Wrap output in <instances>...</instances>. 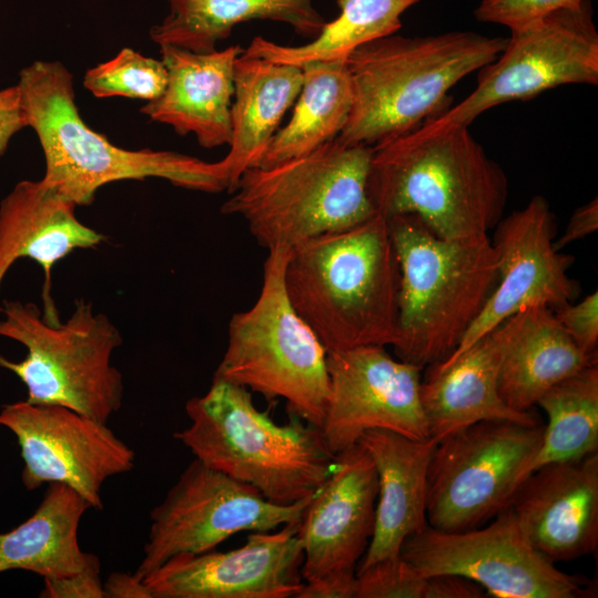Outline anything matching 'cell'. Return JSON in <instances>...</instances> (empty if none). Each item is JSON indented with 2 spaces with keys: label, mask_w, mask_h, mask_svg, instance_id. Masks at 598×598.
<instances>
[{
  "label": "cell",
  "mask_w": 598,
  "mask_h": 598,
  "mask_svg": "<svg viewBox=\"0 0 598 598\" xmlns=\"http://www.w3.org/2000/svg\"><path fill=\"white\" fill-rule=\"evenodd\" d=\"M368 194L384 218L415 215L442 238L466 239L503 217L508 182L468 126L431 117L373 145Z\"/></svg>",
  "instance_id": "1"
},
{
  "label": "cell",
  "mask_w": 598,
  "mask_h": 598,
  "mask_svg": "<svg viewBox=\"0 0 598 598\" xmlns=\"http://www.w3.org/2000/svg\"><path fill=\"white\" fill-rule=\"evenodd\" d=\"M285 286L328 353L393 344L400 268L383 216L291 248Z\"/></svg>",
  "instance_id": "2"
},
{
  "label": "cell",
  "mask_w": 598,
  "mask_h": 598,
  "mask_svg": "<svg viewBox=\"0 0 598 598\" xmlns=\"http://www.w3.org/2000/svg\"><path fill=\"white\" fill-rule=\"evenodd\" d=\"M17 85L28 126L44 154L41 181L76 206L92 204L100 187L125 179L163 178L204 193L228 188L224 159L210 163L173 151H131L89 127L75 103L72 74L59 61L32 62L20 71Z\"/></svg>",
  "instance_id": "3"
},
{
  "label": "cell",
  "mask_w": 598,
  "mask_h": 598,
  "mask_svg": "<svg viewBox=\"0 0 598 598\" xmlns=\"http://www.w3.org/2000/svg\"><path fill=\"white\" fill-rule=\"evenodd\" d=\"M506 42L503 37L451 31L394 33L359 45L346 58L353 101L336 140L373 146L416 128L435 116L458 81L492 63Z\"/></svg>",
  "instance_id": "4"
},
{
  "label": "cell",
  "mask_w": 598,
  "mask_h": 598,
  "mask_svg": "<svg viewBox=\"0 0 598 598\" xmlns=\"http://www.w3.org/2000/svg\"><path fill=\"white\" fill-rule=\"evenodd\" d=\"M400 268L398 359L423 369L455 351L498 280L487 235L445 239L415 215L385 218Z\"/></svg>",
  "instance_id": "5"
},
{
  "label": "cell",
  "mask_w": 598,
  "mask_h": 598,
  "mask_svg": "<svg viewBox=\"0 0 598 598\" xmlns=\"http://www.w3.org/2000/svg\"><path fill=\"white\" fill-rule=\"evenodd\" d=\"M189 425L174 437L206 465L289 505L317 492L334 455L321 430L290 414L276 423L254 404L251 392L213 378L209 390L185 405Z\"/></svg>",
  "instance_id": "6"
},
{
  "label": "cell",
  "mask_w": 598,
  "mask_h": 598,
  "mask_svg": "<svg viewBox=\"0 0 598 598\" xmlns=\"http://www.w3.org/2000/svg\"><path fill=\"white\" fill-rule=\"evenodd\" d=\"M373 146L333 140L268 167L247 169L221 213L238 215L262 247L297 245L378 213L368 194Z\"/></svg>",
  "instance_id": "7"
},
{
  "label": "cell",
  "mask_w": 598,
  "mask_h": 598,
  "mask_svg": "<svg viewBox=\"0 0 598 598\" xmlns=\"http://www.w3.org/2000/svg\"><path fill=\"white\" fill-rule=\"evenodd\" d=\"M291 248L268 249L256 302L233 315L214 378L283 399L289 414L321 427L329 394L328 352L291 305L285 269Z\"/></svg>",
  "instance_id": "8"
},
{
  "label": "cell",
  "mask_w": 598,
  "mask_h": 598,
  "mask_svg": "<svg viewBox=\"0 0 598 598\" xmlns=\"http://www.w3.org/2000/svg\"><path fill=\"white\" fill-rule=\"evenodd\" d=\"M0 337L27 349L21 361L0 354V368L25 385L27 401L69 408L102 423L122 406L123 377L111 363L122 346L120 330L90 301H74L66 321L50 323L33 302L3 300Z\"/></svg>",
  "instance_id": "9"
},
{
  "label": "cell",
  "mask_w": 598,
  "mask_h": 598,
  "mask_svg": "<svg viewBox=\"0 0 598 598\" xmlns=\"http://www.w3.org/2000/svg\"><path fill=\"white\" fill-rule=\"evenodd\" d=\"M543 432L540 423L485 420L437 441L427 472L429 526L466 530L506 508Z\"/></svg>",
  "instance_id": "10"
},
{
  "label": "cell",
  "mask_w": 598,
  "mask_h": 598,
  "mask_svg": "<svg viewBox=\"0 0 598 598\" xmlns=\"http://www.w3.org/2000/svg\"><path fill=\"white\" fill-rule=\"evenodd\" d=\"M565 84H598V32L589 0L512 29L501 54L480 70L473 92L432 118L470 126L494 106Z\"/></svg>",
  "instance_id": "11"
},
{
  "label": "cell",
  "mask_w": 598,
  "mask_h": 598,
  "mask_svg": "<svg viewBox=\"0 0 598 598\" xmlns=\"http://www.w3.org/2000/svg\"><path fill=\"white\" fill-rule=\"evenodd\" d=\"M400 555L425 576H461L496 598L594 594L587 579L559 570L534 548L508 506L484 527L446 532L427 525L404 540Z\"/></svg>",
  "instance_id": "12"
},
{
  "label": "cell",
  "mask_w": 598,
  "mask_h": 598,
  "mask_svg": "<svg viewBox=\"0 0 598 598\" xmlns=\"http://www.w3.org/2000/svg\"><path fill=\"white\" fill-rule=\"evenodd\" d=\"M312 495L289 505L195 458L151 512L144 556L134 571L143 580L169 558L215 549L241 532H271L301 519Z\"/></svg>",
  "instance_id": "13"
},
{
  "label": "cell",
  "mask_w": 598,
  "mask_h": 598,
  "mask_svg": "<svg viewBox=\"0 0 598 598\" xmlns=\"http://www.w3.org/2000/svg\"><path fill=\"white\" fill-rule=\"evenodd\" d=\"M0 425L18 440L23 460L21 480L29 491L62 483L75 489L91 508L101 511L104 482L134 466V450L106 423L62 405L27 400L4 404Z\"/></svg>",
  "instance_id": "14"
},
{
  "label": "cell",
  "mask_w": 598,
  "mask_h": 598,
  "mask_svg": "<svg viewBox=\"0 0 598 598\" xmlns=\"http://www.w3.org/2000/svg\"><path fill=\"white\" fill-rule=\"evenodd\" d=\"M327 368L330 394L320 430L334 456L370 430L430 437L422 367L392 358L383 346H360L328 353Z\"/></svg>",
  "instance_id": "15"
},
{
  "label": "cell",
  "mask_w": 598,
  "mask_h": 598,
  "mask_svg": "<svg viewBox=\"0 0 598 598\" xmlns=\"http://www.w3.org/2000/svg\"><path fill=\"white\" fill-rule=\"evenodd\" d=\"M554 215L539 195L499 219L491 239L498 256L496 287L455 351L443 361L457 357L518 312L536 307L555 310L577 298L579 285L567 272L573 258L554 247Z\"/></svg>",
  "instance_id": "16"
},
{
  "label": "cell",
  "mask_w": 598,
  "mask_h": 598,
  "mask_svg": "<svg viewBox=\"0 0 598 598\" xmlns=\"http://www.w3.org/2000/svg\"><path fill=\"white\" fill-rule=\"evenodd\" d=\"M299 522L251 532L228 551L176 555L143 581L152 598H296L303 585Z\"/></svg>",
  "instance_id": "17"
},
{
  "label": "cell",
  "mask_w": 598,
  "mask_h": 598,
  "mask_svg": "<svg viewBox=\"0 0 598 598\" xmlns=\"http://www.w3.org/2000/svg\"><path fill=\"white\" fill-rule=\"evenodd\" d=\"M378 491L374 463L361 444L334 456L299 522L305 581L357 574L374 530Z\"/></svg>",
  "instance_id": "18"
},
{
  "label": "cell",
  "mask_w": 598,
  "mask_h": 598,
  "mask_svg": "<svg viewBox=\"0 0 598 598\" xmlns=\"http://www.w3.org/2000/svg\"><path fill=\"white\" fill-rule=\"evenodd\" d=\"M508 507L529 543L551 563L592 554L598 547V452L534 471Z\"/></svg>",
  "instance_id": "19"
},
{
  "label": "cell",
  "mask_w": 598,
  "mask_h": 598,
  "mask_svg": "<svg viewBox=\"0 0 598 598\" xmlns=\"http://www.w3.org/2000/svg\"><path fill=\"white\" fill-rule=\"evenodd\" d=\"M508 342L505 320L457 357L426 367L421 394L431 439L437 442L485 420L539 423L532 411L517 412L501 399L498 379Z\"/></svg>",
  "instance_id": "20"
},
{
  "label": "cell",
  "mask_w": 598,
  "mask_h": 598,
  "mask_svg": "<svg viewBox=\"0 0 598 598\" xmlns=\"http://www.w3.org/2000/svg\"><path fill=\"white\" fill-rule=\"evenodd\" d=\"M75 207L41 179L17 183L0 202V288L18 259L34 260L44 272L42 316L50 323L60 321L51 296L53 266L76 249L94 248L105 240L79 220Z\"/></svg>",
  "instance_id": "21"
},
{
  "label": "cell",
  "mask_w": 598,
  "mask_h": 598,
  "mask_svg": "<svg viewBox=\"0 0 598 598\" xmlns=\"http://www.w3.org/2000/svg\"><path fill=\"white\" fill-rule=\"evenodd\" d=\"M159 48L167 84L141 113L172 126L181 136L194 133L204 148L229 145L235 62L244 49L230 45L196 53L167 44Z\"/></svg>",
  "instance_id": "22"
},
{
  "label": "cell",
  "mask_w": 598,
  "mask_h": 598,
  "mask_svg": "<svg viewBox=\"0 0 598 598\" xmlns=\"http://www.w3.org/2000/svg\"><path fill=\"white\" fill-rule=\"evenodd\" d=\"M378 474L374 530L357 571L400 555L404 540L429 524L427 472L435 441L370 430L358 442Z\"/></svg>",
  "instance_id": "23"
},
{
  "label": "cell",
  "mask_w": 598,
  "mask_h": 598,
  "mask_svg": "<svg viewBox=\"0 0 598 598\" xmlns=\"http://www.w3.org/2000/svg\"><path fill=\"white\" fill-rule=\"evenodd\" d=\"M509 342L498 392L517 412H530L554 385L597 362L569 337L549 308L526 309L508 318Z\"/></svg>",
  "instance_id": "24"
},
{
  "label": "cell",
  "mask_w": 598,
  "mask_h": 598,
  "mask_svg": "<svg viewBox=\"0 0 598 598\" xmlns=\"http://www.w3.org/2000/svg\"><path fill=\"white\" fill-rule=\"evenodd\" d=\"M302 82L303 72L299 66L243 53L237 58L231 138L229 152L223 158L228 171V193L247 169L260 165L283 115L297 100Z\"/></svg>",
  "instance_id": "25"
},
{
  "label": "cell",
  "mask_w": 598,
  "mask_h": 598,
  "mask_svg": "<svg viewBox=\"0 0 598 598\" xmlns=\"http://www.w3.org/2000/svg\"><path fill=\"white\" fill-rule=\"evenodd\" d=\"M91 505L75 489L50 483L35 512L0 533V574L28 570L43 579L78 574L99 558L79 545L80 520Z\"/></svg>",
  "instance_id": "26"
},
{
  "label": "cell",
  "mask_w": 598,
  "mask_h": 598,
  "mask_svg": "<svg viewBox=\"0 0 598 598\" xmlns=\"http://www.w3.org/2000/svg\"><path fill=\"white\" fill-rule=\"evenodd\" d=\"M169 13L151 28L158 45L167 44L196 53L216 50L235 25L251 20H270L292 27L300 35L315 39L326 21L313 0H166Z\"/></svg>",
  "instance_id": "27"
},
{
  "label": "cell",
  "mask_w": 598,
  "mask_h": 598,
  "mask_svg": "<svg viewBox=\"0 0 598 598\" xmlns=\"http://www.w3.org/2000/svg\"><path fill=\"white\" fill-rule=\"evenodd\" d=\"M303 82L290 121L276 132L258 167L308 154L338 137L353 101L346 60L300 66Z\"/></svg>",
  "instance_id": "28"
},
{
  "label": "cell",
  "mask_w": 598,
  "mask_h": 598,
  "mask_svg": "<svg viewBox=\"0 0 598 598\" xmlns=\"http://www.w3.org/2000/svg\"><path fill=\"white\" fill-rule=\"evenodd\" d=\"M421 0H337L340 13L310 42L288 47L255 37L243 54L301 66L313 61L346 60L361 44L394 34L401 16Z\"/></svg>",
  "instance_id": "29"
},
{
  "label": "cell",
  "mask_w": 598,
  "mask_h": 598,
  "mask_svg": "<svg viewBox=\"0 0 598 598\" xmlns=\"http://www.w3.org/2000/svg\"><path fill=\"white\" fill-rule=\"evenodd\" d=\"M537 405L547 414L548 424L520 482L542 466L598 452L597 362L550 388Z\"/></svg>",
  "instance_id": "30"
},
{
  "label": "cell",
  "mask_w": 598,
  "mask_h": 598,
  "mask_svg": "<svg viewBox=\"0 0 598 598\" xmlns=\"http://www.w3.org/2000/svg\"><path fill=\"white\" fill-rule=\"evenodd\" d=\"M484 589L455 575L425 576L401 555L355 574L354 598H481Z\"/></svg>",
  "instance_id": "31"
},
{
  "label": "cell",
  "mask_w": 598,
  "mask_h": 598,
  "mask_svg": "<svg viewBox=\"0 0 598 598\" xmlns=\"http://www.w3.org/2000/svg\"><path fill=\"white\" fill-rule=\"evenodd\" d=\"M167 84L162 60L145 56L131 48L122 49L113 59L89 69L83 85L96 97L124 96L152 101Z\"/></svg>",
  "instance_id": "32"
},
{
  "label": "cell",
  "mask_w": 598,
  "mask_h": 598,
  "mask_svg": "<svg viewBox=\"0 0 598 598\" xmlns=\"http://www.w3.org/2000/svg\"><path fill=\"white\" fill-rule=\"evenodd\" d=\"M582 1L586 0H482L474 16L481 22L512 30Z\"/></svg>",
  "instance_id": "33"
},
{
  "label": "cell",
  "mask_w": 598,
  "mask_h": 598,
  "mask_svg": "<svg viewBox=\"0 0 598 598\" xmlns=\"http://www.w3.org/2000/svg\"><path fill=\"white\" fill-rule=\"evenodd\" d=\"M554 315L574 342L587 354L597 355L598 344V291L580 301L559 307Z\"/></svg>",
  "instance_id": "34"
},
{
  "label": "cell",
  "mask_w": 598,
  "mask_h": 598,
  "mask_svg": "<svg viewBox=\"0 0 598 598\" xmlns=\"http://www.w3.org/2000/svg\"><path fill=\"white\" fill-rule=\"evenodd\" d=\"M100 571L101 564L99 560L78 574L61 578H47L39 597L105 598Z\"/></svg>",
  "instance_id": "35"
},
{
  "label": "cell",
  "mask_w": 598,
  "mask_h": 598,
  "mask_svg": "<svg viewBox=\"0 0 598 598\" xmlns=\"http://www.w3.org/2000/svg\"><path fill=\"white\" fill-rule=\"evenodd\" d=\"M27 126L18 85L0 90V156L6 153L12 136Z\"/></svg>",
  "instance_id": "36"
},
{
  "label": "cell",
  "mask_w": 598,
  "mask_h": 598,
  "mask_svg": "<svg viewBox=\"0 0 598 598\" xmlns=\"http://www.w3.org/2000/svg\"><path fill=\"white\" fill-rule=\"evenodd\" d=\"M598 229V200L597 197L578 207L569 218V221L554 247L561 250L569 244L585 238Z\"/></svg>",
  "instance_id": "37"
},
{
  "label": "cell",
  "mask_w": 598,
  "mask_h": 598,
  "mask_svg": "<svg viewBox=\"0 0 598 598\" xmlns=\"http://www.w3.org/2000/svg\"><path fill=\"white\" fill-rule=\"evenodd\" d=\"M355 574L305 581L296 598H354Z\"/></svg>",
  "instance_id": "38"
},
{
  "label": "cell",
  "mask_w": 598,
  "mask_h": 598,
  "mask_svg": "<svg viewBox=\"0 0 598 598\" xmlns=\"http://www.w3.org/2000/svg\"><path fill=\"white\" fill-rule=\"evenodd\" d=\"M105 598H152L146 585L134 573H112L103 584Z\"/></svg>",
  "instance_id": "39"
}]
</instances>
